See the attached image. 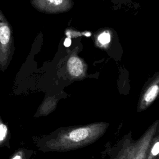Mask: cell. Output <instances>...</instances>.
Here are the masks:
<instances>
[{"mask_svg":"<svg viewBox=\"0 0 159 159\" xmlns=\"http://www.w3.org/2000/svg\"><path fill=\"white\" fill-rule=\"evenodd\" d=\"M11 159H25V154L23 150H20L16 152Z\"/></svg>","mask_w":159,"mask_h":159,"instance_id":"cell-11","label":"cell"},{"mask_svg":"<svg viewBox=\"0 0 159 159\" xmlns=\"http://www.w3.org/2000/svg\"><path fill=\"white\" fill-rule=\"evenodd\" d=\"M8 129L7 125L3 123L1 119L0 118V146L2 145L7 136Z\"/></svg>","mask_w":159,"mask_h":159,"instance_id":"cell-10","label":"cell"},{"mask_svg":"<svg viewBox=\"0 0 159 159\" xmlns=\"http://www.w3.org/2000/svg\"><path fill=\"white\" fill-rule=\"evenodd\" d=\"M158 127L159 119H157L137 139L129 130L114 145L106 143L107 159H147L150 142Z\"/></svg>","mask_w":159,"mask_h":159,"instance_id":"cell-2","label":"cell"},{"mask_svg":"<svg viewBox=\"0 0 159 159\" xmlns=\"http://www.w3.org/2000/svg\"><path fill=\"white\" fill-rule=\"evenodd\" d=\"M31 5L38 11L46 14H58L70 10L73 0H30Z\"/></svg>","mask_w":159,"mask_h":159,"instance_id":"cell-5","label":"cell"},{"mask_svg":"<svg viewBox=\"0 0 159 159\" xmlns=\"http://www.w3.org/2000/svg\"><path fill=\"white\" fill-rule=\"evenodd\" d=\"M112 34L108 30L99 32L95 38L96 44L98 47L102 48H107L111 42Z\"/></svg>","mask_w":159,"mask_h":159,"instance_id":"cell-9","label":"cell"},{"mask_svg":"<svg viewBox=\"0 0 159 159\" xmlns=\"http://www.w3.org/2000/svg\"><path fill=\"white\" fill-rule=\"evenodd\" d=\"M159 97V73L156 74L143 89L137 107V112L147 109Z\"/></svg>","mask_w":159,"mask_h":159,"instance_id":"cell-4","label":"cell"},{"mask_svg":"<svg viewBox=\"0 0 159 159\" xmlns=\"http://www.w3.org/2000/svg\"><path fill=\"white\" fill-rule=\"evenodd\" d=\"M147 159H159V127L150 142Z\"/></svg>","mask_w":159,"mask_h":159,"instance_id":"cell-8","label":"cell"},{"mask_svg":"<svg viewBox=\"0 0 159 159\" xmlns=\"http://www.w3.org/2000/svg\"><path fill=\"white\" fill-rule=\"evenodd\" d=\"M58 101V99L55 96H49L46 97L39 109V115L47 116L52 112L55 109Z\"/></svg>","mask_w":159,"mask_h":159,"instance_id":"cell-7","label":"cell"},{"mask_svg":"<svg viewBox=\"0 0 159 159\" xmlns=\"http://www.w3.org/2000/svg\"><path fill=\"white\" fill-rule=\"evenodd\" d=\"M14 50L11 25L0 9V70L2 72L9 66Z\"/></svg>","mask_w":159,"mask_h":159,"instance_id":"cell-3","label":"cell"},{"mask_svg":"<svg viewBox=\"0 0 159 159\" xmlns=\"http://www.w3.org/2000/svg\"><path fill=\"white\" fill-rule=\"evenodd\" d=\"M87 68L84 61L73 51L66 61V70L70 77L73 80H82L86 76Z\"/></svg>","mask_w":159,"mask_h":159,"instance_id":"cell-6","label":"cell"},{"mask_svg":"<svg viewBox=\"0 0 159 159\" xmlns=\"http://www.w3.org/2000/svg\"><path fill=\"white\" fill-rule=\"evenodd\" d=\"M109 124L96 122L84 125L61 127L45 140V151L67 152L81 148L98 140L106 132Z\"/></svg>","mask_w":159,"mask_h":159,"instance_id":"cell-1","label":"cell"}]
</instances>
